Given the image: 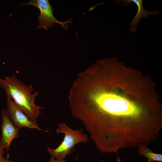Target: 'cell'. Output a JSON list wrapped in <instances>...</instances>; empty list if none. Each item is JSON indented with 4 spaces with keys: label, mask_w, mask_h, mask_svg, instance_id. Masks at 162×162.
Instances as JSON below:
<instances>
[{
    "label": "cell",
    "mask_w": 162,
    "mask_h": 162,
    "mask_svg": "<svg viewBox=\"0 0 162 162\" xmlns=\"http://www.w3.org/2000/svg\"><path fill=\"white\" fill-rule=\"evenodd\" d=\"M69 106L92 141L110 148L134 145L162 124V104L148 75L116 57L98 60L80 73Z\"/></svg>",
    "instance_id": "obj_1"
},
{
    "label": "cell",
    "mask_w": 162,
    "mask_h": 162,
    "mask_svg": "<svg viewBox=\"0 0 162 162\" xmlns=\"http://www.w3.org/2000/svg\"><path fill=\"white\" fill-rule=\"evenodd\" d=\"M0 86L13 100L17 106L34 122L36 123L37 118L41 113L40 109L42 107L38 106L34 100L38 94L36 91L33 94V89L31 85L26 86L18 80L13 74L4 79L0 78Z\"/></svg>",
    "instance_id": "obj_2"
},
{
    "label": "cell",
    "mask_w": 162,
    "mask_h": 162,
    "mask_svg": "<svg viewBox=\"0 0 162 162\" xmlns=\"http://www.w3.org/2000/svg\"><path fill=\"white\" fill-rule=\"evenodd\" d=\"M56 131L57 134H64L63 140L56 148L47 147V150L51 156L58 161L64 159L67 156L70 154L74 151L76 145L80 142H87L88 141L82 129H73L64 123L59 124Z\"/></svg>",
    "instance_id": "obj_3"
},
{
    "label": "cell",
    "mask_w": 162,
    "mask_h": 162,
    "mask_svg": "<svg viewBox=\"0 0 162 162\" xmlns=\"http://www.w3.org/2000/svg\"><path fill=\"white\" fill-rule=\"evenodd\" d=\"M22 5H32L36 7L39 10L38 26L37 29L44 28L46 30L53 26L54 24H59L64 28L67 29V24L71 22V20L62 22L57 20L53 15V10L48 0H32Z\"/></svg>",
    "instance_id": "obj_4"
},
{
    "label": "cell",
    "mask_w": 162,
    "mask_h": 162,
    "mask_svg": "<svg viewBox=\"0 0 162 162\" xmlns=\"http://www.w3.org/2000/svg\"><path fill=\"white\" fill-rule=\"evenodd\" d=\"M6 94L7 112L10 120L15 126L20 128H26L43 130L17 106L8 94Z\"/></svg>",
    "instance_id": "obj_5"
},
{
    "label": "cell",
    "mask_w": 162,
    "mask_h": 162,
    "mask_svg": "<svg viewBox=\"0 0 162 162\" xmlns=\"http://www.w3.org/2000/svg\"><path fill=\"white\" fill-rule=\"evenodd\" d=\"M2 124L1 126L2 137L0 141V146L8 151L13 140L19 137L20 128L11 122L8 115L6 109L1 112Z\"/></svg>",
    "instance_id": "obj_6"
},
{
    "label": "cell",
    "mask_w": 162,
    "mask_h": 162,
    "mask_svg": "<svg viewBox=\"0 0 162 162\" xmlns=\"http://www.w3.org/2000/svg\"><path fill=\"white\" fill-rule=\"evenodd\" d=\"M143 1L142 0H117L115 3H117L122 4L124 6L126 7L132 2L135 3L137 7V13L130 23V31L135 33L136 31L137 27L140 20L142 18L144 17L146 20L148 19L149 15H156L159 14L157 10L152 11H148L146 10L143 7Z\"/></svg>",
    "instance_id": "obj_7"
},
{
    "label": "cell",
    "mask_w": 162,
    "mask_h": 162,
    "mask_svg": "<svg viewBox=\"0 0 162 162\" xmlns=\"http://www.w3.org/2000/svg\"><path fill=\"white\" fill-rule=\"evenodd\" d=\"M138 148L139 154L142 156L146 157L147 159V162L162 161V154L153 152L150 148L146 145L141 146Z\"/></svg>",
    "instance_id": "obj_8"
},
{
    "label": "cell",
    "mask_w": 162,
    "mask_h": 162,
    "mask_svg": "<svg viewBox=\"0 0 162 162\" xmlns=\"http://www.w3.org/2000/svg\"><path fill=\"white\" fill-rule=\"evenodd\" d=\"M4 149L0 146V162H12L9 159V155L8 154L7 157H4Z\"/></svg>",
    "instance_id": "obj_9"
},
{
    "label": "cell",
    "mask_w": 162,
    "mask_h": 162,
    "mask_svg": "<svg viewBox=\"0 0 162 162\" xmlns=\"http://www.w3.org/2000/svg\"><path fill=\"white\" fill-rule=\"evenodd\" d=\"M49 162H67V161L64 159H63L60 161H58L53 157L51 156Z\"/></svg>",
    "instance_id": "obj_10"
},
{
    "label": "cell",
    "mask_w": 162,
    "mask_h": 162,
    "mask_svg": "<svg viewBox=\"0 0 162 162\" xmlns=\"http://www.w3.org/2000/svg\"><path fill=\"white\" fill-rule=\"evenodd\" d=\"M117 158L116 162H121V160L120 158L118 156V154H117Z\"/></svg>",
    "instance_id": "obj_11"
}]
</instances>
